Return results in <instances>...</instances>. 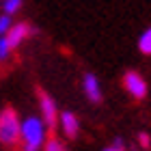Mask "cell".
Instances as JSON below:
<instances>
[{
  "mask_svg": "<svg viewBox=\"0 0 151 151\" xmlns=\"http://www.w3.org/2000/svg\"><path fill=\"white\" fill-rule=\"evenodd\" d=\"M45 123L39 116H26L19 125V138L24 142V151H39L45 142Z\"/></svg>",
  "mask_w": 151,
  "mask_h": 151,
  "instance_id": "cell-1",
  "label": "cell"
},
{
  "mask_svg": "<svg viewBox=\"0 0 151 151\" xmlns=\"http://www.w3.org/2000/svg\"><path fill=\"white\" fill-rule=\"evenodd\" d=\"M19 119L13 108H4L0 112V142L4 145H15L19 140Z\"/></svg>",
  "mask_w": 151,
  "mask_h": 151,
  "instance_id": "cell-2",
  "label": "cell"
},
{
  "mask_svg": "<svg viewBox=\"0 0 151 151\" xmlns=\"http://www.w3.org/2000/svg\"><path fill=\"white\" fill-rule=\"evenodd\" d=\"M39 108H41V121L45 123L47 129H54L58 125V110H56V101H54L45 91L39 88Z\"/></svg>",
  "mask_w": 151,
  "mask_h": 151,
  "instance_id": "cell-3",
  "label": "cell"
},
{
  "mask_svg": "<svg viewBox=\"0 0 151 151\" xmlns=\"http://www.w3.org/2000/svg\"><path fill=\"white\" fill-rule=\"evenodd\" d=\"M123 86H125V91L132 95L134 99H142L147 95V82L142 78L140 73L136 71H127L123 76Z\"/></svg>",
  "mask_w": 151,
  "mask_h": 151,
  "instance_id": "cell-4",
  "label": "cell"
},
{
  "mask_svg": "<svg viewBox=\"0 0 151 151\" xmlns=\"http://www.w3.org/2000/svg\"><path fill=\"white\" fill-rule=\"evenodd\" d=\"M30 32H35V30H32L26 22H17V24H11V28L6 30L4 37H6V41H9V47H11V50H17V45L22 43V41L28 37Z\"/></svg>",
  "mask_w": 151,
  "mask_h": 151,
  "instance_id": "cell-5",
  "label": "cell"
},
{
  "mask_svg": "<svg viewBox=\"0 0 151 151\" xmlns=\"http://www.w3.org/2000/svg\"><path fill=\"white\" fill-rule=\"evenodd\" d=\"M58 125H60V129H63V134L67 138H76L78 132H80V121L73 112H63L58 116Z\"/></svg>",
  "mask_w": 151,
  "mask_h": 151,
  "instance_id": "cell-6",
  "label": "cell"
},
{
  "mask_svg": "<svg viewBox=\"0 0 151 151\" xmlns=\"http://www.w3.org/2000/svg\"><path fill=\"white\" fill-rule=\"evenodd\" d=\"M82 86H84V93H86V97L91 101H99L101 99V86H99V80H97L95 73H86Z\"/></svg>",
  "mask_w": 151,
  "mask_h": 151,
  "instance_id": "cell-7",
  "label": "cell"
},
{
  "mask_svg": "<svg viewBox=\"0 0 151 151\" xmlns=\"http://www.w3.org/2000/svg\"><path fill=\"white\" fill-rule=\"evenodd\" d=\"M138 50L145 54V56H151V26L138 37Z\"/></svg>",
  "mask_w": 151,
  "mask_h": 151,
  "instance_id": "cell-8",
  "label": "cell"
},
{
  "mask_svg": "<svg viewBox=\"0 0 151 151\" xmlns=\"http://www.w3.org/2000/svg\"><path fill=\"white\" fill-rule=\"evenodd\" d=\"M0 6H2V11L6 13V15H15V13L19 11V6H22V0H2Z\"/></svg>",
  "mask_w": 151,
  "mask_h": 151,
  "instance_id": "cell-9",
  "label": "cell"
},
{
  "mask_svg": "<svg viewBox=\"0 0 151 151\" xmlns=\"http://www.w3.org/2000/svg\"><path fill=\"white\" fill-rule=\"evenodd\" d=\"M43 151H67V149H65V142L60 138H54L52 136L50 140L43 142Z\"/></svg>",
  "mask_w": 151,
  "mask_h": 151,
  "instance_id": "cell-10",
  "label": "cell"
},
{
  "mask_svg": "<svg viewBox=\"0 0 151 151\" xmlns=\"http://www.w3.org/2000/svg\"><path fill=\"white\" fill-rule=\"evenodd\" d=\"M11 54V47H9V41H6L4 35H0V60H6Z\"/></svg>",
  "mask_w": 151,
  "mask_h": 151,
  "instance_id": "cell-11",
  "label": "cell"
},
{
  "mask_svg": "<svg viewBox=\"0 0 151 151\" xmlns=\"http://www.w3.org/2000/svg\"><path fill=\"white\" fill-rule=\"evenodd\" d=\"M11 15H6V13H2L0 15V35H6V30L11 28Z\"/></svg>",
  "mask_w": 151,
  "mask_h": 151,
  "instance_id": "cell-12",
  "label": "cell"
},
{
  "mask_svg": "<svg viewBox=\"0 0 151 151\" xmlns=\"http://www.w3.org/2000/svg\"><path fill=\"white\" fill-rule=\"evenodd\" d=\"M138 145H140L142 149H149V147H151V138H149V134H145V132H140V134H138Z\"/></svg>",
  "mask_w": 151,
  "mask_h": 151,
  "instance_id": "cell-13",
  "label": "cell"
},
{
  "mask_svg": "<svg viewBox=\"0 0 151 151\" xmlns=\"http://www.w3.org/2000/svg\"><path fill=\"white\" fill-rule=\"evenodd\" d=\"M112 147H116V149H121V151H123V149H125V142H123L121 138H116V140L112 142Z\"/></svg>",
  "mask_w": 151,
  "mask_h": 151,
  "instance_id": "cell-14",
  "label": "cell"
},
{
  "mask_svg": "<svg viewBox=\"0 0 151 151\" xmlns=\"http://www.w3.org/2000/svg\"><path fill=\"white\" fill-rule=\"evenodd\" d=\"M104 151H121V149H116V147H106Z\"/></svg>",
  "mask_w": 151,
  "mask_h": 151,
  "instance_id": "cell-15",
  "label": "cell"
},
{
  "mask_svg": "<svg viewBox=\"0 0 151 151\" xmlns=\"http://www.w3.org/2000/svg\"><path fill=\"white\" fill-rule=\"evenodd\" d=\"M0 2H2V0H0Z\"/></svg>",
  "mask_w": 151,
  "mask_h": 151,
  "instance_id": "cell-16",
  "label": "cell"
}]
</instances>
